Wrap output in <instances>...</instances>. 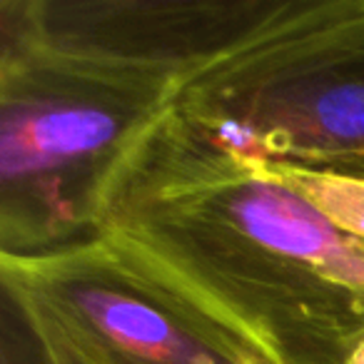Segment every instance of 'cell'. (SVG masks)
<instances>
[{
    "instance_id": "obj_4",
    "label": "cell",
    "mask_w": 364,
    "mask_h": 364,
    "mask_svg": "<svg viewBox=\"0 0 364 364\" xmlns=\"http://www.w3.org/2000/svg\"><path fill=\"white\" fill-rule=\"evenodd\" d=\"M0 287L43 364H262L147 287L97 237L0 252Z\"/></svg>"
},
{
    "instance_id": "obj_7",
    "label": "cell",
    "mask_w": 364,
    "mask_h": 364,
    "mask_svg": "<svg viewBox=\"0 0 364 364\" xmlns=\"http://www.w3.org/2000/svg\"><path fill=\"white\" fill-rule=\"evenodd\" d=\"M349 364H364V339L357 344V349L352 352V357H349Z\"/></svg>"
},
{
    "instance_id": "obj_6",
    "label": "cell",
    "mask_w": 364,
    "mask_h": 364,
    "mask_svg": "<svg viewBox=\"0 0 364 364\" xmlns=\"http://www.w3.org/2000/svg\"><path fill=\"white\" fill-rule=\"evenodd\" d=\"M0 364H43L36 344L26 334V329L18 324V334H13V327L6 322L3 329V359Z\"/></svg>"
},
{
    "instance_id": "obj_1",
    "label": "cell",
    "mask_w": 364,
    "mask_h": 364,
    "mask_svg": "<svg viewBox=\"0 0 364 364\" xmlns=\"http://www.w3.org/2000/svg\"><path fill=\"white\" fill-rule=\"evenodd\" d=\"M92 237L262 364H349L364 339V242L289 190L267 157L177 105L110 177Z\"/></svg>"
},
{
    "instance_id": "obj_5",
    "label": "cell",
    "mask_w": 364,
    "mask_h": 364,
    "mask_svg": "<svg viewBox=\"0 0 364 364\" xmlns=\"http://www.w3.org/2000/svg\"><path fill=\"white\" fill-rule=\"evenodd\" d=\"M274 175L347 237L364 242V170H319L269 160Z\"/></svg>"
},
{
    "instance_id": "obj_2",
    "label": "cell",
    "mask_w": 364,
    "mask_h": 364,
    "mask_svg": "<svg viewBox=\"0 0 364 364\" xmlns=\"http://www.w3.org/2000/svg\"><path fill=\"white\" fill-rule=\"evenodd\" d=\"M259 0H3L0 252L92 237L107 182Z\"/></svg>"
},
{
    "instance_id": "obj_3",
    "label": "cell",
    "mask_w": 364,
    "mask_h": 364,
    "mask_svg": "<svg viewBox=\"0 0 364 364\" xmlns=\"http://www.w3.org/2000/svg\"><path fill=\"white\" fill-rule=\"evenodd\" d=\"M177 110L267 160L364 170V0H259Z\"/></svg>"
}]
</instances>
